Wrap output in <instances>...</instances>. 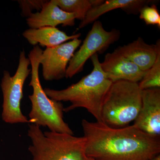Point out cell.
<instances>
[{
  "label": "cell",
  "mask_w": 160,
  "mask_h": 160,
  "mask_svg": "<svg viewBox=\"0 0 160 160\" xmlns=\"http://www.w3.org/2000/svg\"><path fill=\"white\" fill-rule=\"evenodd\" d=\"M63 11L75 15L76 19L82 21L89 10L102 4L101 0H53Z\"/></svg>",
  "instance_id": "15"
},
{
  "label": "cell",
  "mask_w": 160,
  "mask_h": 160,
  "mask_svg": "<svg viewBox=\"0 0 160 160\" xmlns=\"http://www.w3.org/2000/svg\"><path fill=\"white\" fill-rule=\"evenodd\" d=\"M76 18L73 13L63 11L53 0L48 1L43 5L40 11L32 14L26 19L29 28L37 29L43 27H56L73 26Z\"/></svg>",
  "instance_id": "11"
},
{
  "label": "cell",
  "mask_w": 160,
  "mask_h": 160,
  "mask_svg": "<svg viewBox=\"0 0 160 160\" xmlns=\"http://www.w3.org/2000/svg\"><path fill=\"white\" fill-rule=\"evenodd\" d=\"M87 160H95L91 158H87Z\"/></svg>",
  "instance_id": "20"
},
{
  "label": "cell",
  "mask_w": 160,
  "mask_h": 160,
  "mask_svg": "<svg viewBox=\"0 0 160 160\" xmlns=\"http://www.w3.org/2000/svg\"><path fill=\"white\" fill-rule=\"evenodd\" d=\"M150 5V4H149ZM147 5L140 9L139 18L147 25L157 26L160 28V14L154 4Z\"/></svg>",
  "instance_id": "17"
},
{
  "label": "cell",
  "mask_w": 160,
  "mask_h": 160,
  "mask_svg": "<svg viewBox=\"0 0 160 160\" xmlns=\"http://www.w3.org/2000/svg\"><path fill=\"white\" fill-rule=\"evenodd\" d=\"M142 90L160 87V51L153 66L146 71L138 83Z\"/></svg>",
  "instance_id": "16"
},
{
  "label": "cell",
  "mask_w": 160,
  "mask_h": 160,
  "mask_svg": "<svg viewBox=\"0 0 160 160\" xmlns=\"http://www.w3.org/2000/svg\"><path fill=\"white\" fill-rule=\"evenodd\" d=\"M120 36L119 30L113 29L107 31L100 21H95L79 49L75 52L70 60L66 77L71 78L82 71L87 60L98 52L106 50L117 42Z\"/></svg>",
  "instance_id": "7"
},
{
  "label": "cell",
  "mask_w": 160,
  "mask_h": 160,
  "mask_svg": "<svg viewBox=\"0 0 160 160\" xmlns=\"http://www.w3.org/2000/svg\"><path fill=\"white\" fill-rule=\"evenodd\" d=\"M47 1L44 0H20L18 1L23 17L28 18L34 10L40 11Z\"/></svg>",
  "instance_id": "18"
},
{
  "label": "cell",
  "mask_w": 160,
  "mask_h": 160,
  "mask_svg": "<svg viewBox=\"0 0 160 160\" xmlns=\"http://www.w3.org/2000/svg\"><path fill=\"white\" fill-rule=\"evenodd\" d=\"M133 126L154 137H160V89L142 90V105Z\"/></svg>",
  "instance_id": "9"
},
{
  "label": "cell",
  "mask_w": 160,
  "mask_h": 160,
  "mask_svg": "<svg viewBox=\"0 0 160 160\" xmlns=\"http://www.w3.org/2000/svg\"><path fill=\"white\" fill-rule=\"evenodd\" d=\"M142 105V90L138 83L113 82L106 94L102 111V123L114 128L129 126L137 117Z\"/></svg>",
  "instance_id": "5"
},
{
  "label": "cell",
  "mask_w": 160,
  "mask_h": 160,
  "mask_svg": "<svg viewBox=\"0 0 160 160\" xmlns=\"http://www.w3.org/2000/svg\"><path fill=\"white\" fill-rule=\"evenodd\" d=\"M150 160H160V154L155 156L154 157L152 158Z\"/></svg>",
  "instance_id": "19"
},
{
  "label": "cell",
  "mask_w": 160,
  "mask_h": 160,
  "mask_svg": "<svg viewBox=\"0 0 160 160\" xmlns=\"http://www.w3.org/2000/svg\"><path fill=\"white\" fill-rule=\"evenodd\" d=\"M32 160H87L86 138L51 131L43 132L39 126L29 124Z\"/></svg>",
  "instance_id": "4"
},
{
  "label": "cell",
  "mask_w": 160,
  "mask_h": 160,
  "mask_svg": "<svg viewBox=\"0 0 160 160\" xmlns=\"http://www.w3.org/2000/svg\"><path fill=\"white\" fill-rule=\"evenodd\" d=\"M102 70L112 82L123 80L138 83L146 74L135 64L115 49L107 53L101 63Z\"/></svg>",
  "instance_id": "10"
},
{
  "label": "cell",
  "mask_w": 160,
  "mask_h": 160,
  "mask_svg": "<svg viewBox=\"0 0 160 160\" xmlns=\"http://www.w3.org/2000/svg\"><path fill=\"white\" fill-rule=\"evenodd\" d=\"M143 71H148L153 66L160 51V42L149 45L138 38L132 42L116 49Z\"/></svg>",
  "instance_id": "12"
},
{
  "label": "cell",
  "mask_w": 160,
  "mask_h": 160,
  "mask_svg": "<svg viewBox=\"0 0 160 160\" xmlns=\"http://www.w3.org/2000/svg\"><path fill=\"white\" fill-rule=\"evenodd\" d=\"M30 62L24 50L20 52L18 65L14 75L5 71L1 82L3 102L2 118L9 124L29 123L28 118L21 111L23 87L26 79L31 73Z\"/></svg>",
  "instance_id": "6"
},
{
  "label": "cell",
  "mask_w": 160,
  "mask_h": 160,
  "mask_svg": "<svg viewBox=\"0 0 160 160\" xmlns=\"http://www.w3.org/2000/svg\"><path fill=\"white\" fill-rule=\"evenodd\" d=\"M80 33L68 35L57 27H43L37 29L29 28L22 33L23 37L33 46L38 44L42 47L51 48L74 39L79 38Z\"/></svg>",
  "instance_id": "13"
},
{
  "label": "cell",
  "mask_w": 160,
  "mask_h": 160,
  "mask_svg": "<svg viewBox=\"0 0 160 160\" xmlns=\"http://www.w3.org/2000/svg\"><path fill=\"white\" fill-rule=\"evenodd\" d=\"M147 0H107L102 4L92 8L86 18L79 25V29L86 27L90 23L94 22L102 15L118 9H122L129 13H138L144 6L154 2Z\"/></svg>",
  "instance_id": "14"
},
{
  "label": "cell",
  "mask_w": 160,
  "mask_h": 160,
  "mask_svg": "<svg viewBox=\"0 0 160 160\" xmlns=\"http://www.w3.org/2000/svg\"><path fill=\"white\" fill-rule=\"evenodd\" d=\"M82 42L79 39H74L43 50L40 56V64L42 66L44 79L52 81L66 77L69 62Z\"/></svg>",
  "instance_id": "8"
},
{
  "label": "cell",
  "mask_w": 160,
  "mask_h": 160,
  "mask_svg": "<svg viewBox=\"0 0 160 160\" xmlns=\"http://www.w3.org/2000/svg\"><path fill=\"white\" fill-rule=\"evenodd\" d=\"M43 50L34 46L28 55L31 66V78L29 86L32 89L29 95L32 107L29 123L41 127H48L50 131L73 135L72 130L63 119L64 108L62 102L52 99L45 93L40 82L39 69L40 58Z\"/></svg>",
  "instance_id": "3"
},
{
  "label": "cell",
  "mask_w": 160,
  "mask_h": 160,
  "mask_svg": "<svg viewBox=\"0 0 160 160\" xmlns=\"http://www.w3.org/2000/svg\"><path fill=\"white\" fill-rule=\"evenodd\" d=\"M87 158L95 160H150L160 153V138L135 126L114 128L83 119Z\"/></svg>",
  "instance_id": "1"
},
{
  "label": "cell",
  "mask_w": 160,
  "mask_h": 160,
  "mask_svg": "<svg viewBox=\"0 0 160 160\" xmlns=\"http://www.w3.org/2000/svg\"><path fill=\"white\" fill-rule=\"evenodd\" d=\"M90 58L93 65L92 71L77 83L62 90L47 88L44 89L46 95L52 99L70 102V106L64 108L65 112L76 108H85L95 118L97 122L102 123L103 104L112 82L102 70L97 53Z\"/></svg>",
  "instance_id": "2"
}]
</instances>
